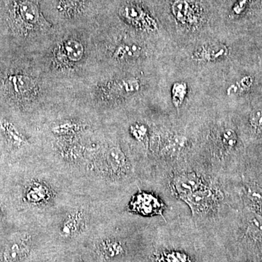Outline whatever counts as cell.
<instances>
[{
  "label": "cell",
  "instance_id": "6da1fadb",
  "mask_svg": "<svg viewBox=\"0 0 262 262\" xmlns=\"http://www.w3.org/2000/svg\"><path fill=\"white\" fill-rule=\"evenodd\" d=\"M94 24L56 27L37 51L29 53L48 78L70 96L74 90L99 72Z\"/></svg>",
  "mask_w": 262,
  "mask_h": 262
},
{
  "label": "cell",
  "instance_id": "7a4b0ae2",
  "mask_svg": "<svg viewBox=\"0 0 262 262\" xmlns=\"http://www.w3.org/2000/svg\"><path fill=\"white\" fill-rule=\"evenodd\" d=\"M0 61V97L22 113L54 115L70 94L48 78L29 53H8Z\"/></svg>",
  "mask_w": 262,
  "mask_h": 262
},
{
  "label": "cell",
  "instance_id": "3957f363",
  "mask_svg": "<svg viewBox=\"0 0 262 262\" xmlns=\"http://www.w3.org/2000/svg\"><path fill=\"white\" fill-rule=\"evenodd\" d=\"M39 0H0V32L10 43L8 53H32L56 31Z\"/></svg>",
  "mask_w": 262,
  "mask_h": 262
},
{
  "label": "cell",
  "instance_id": "277c9868",
  "mask_svg": "<svg viewBox=\"0 0 262 262\" xmlns=\"http://www.w3.org/2000/svg\"><path fill=\"white\" fill-rule=\"evenodd\" d=\"M39 4L55 27L93 25L104 8L103 0H39Z\"/></svg>",
  "mask_w": 262,
  "mask_h": 262
},
{
  "label": "cell",
  "instance_id": "5b68a950",
  "mask_svg": "<svg viewBox=\"0 0 262 262\" xmlns=\"http://www.w3.org/2000/svg\"><path fill=\"white\" fill-rule=\"evenodd\" d=\"M89 127V124L79 117H66L55 120L50 131L57 139H68L82 136Z\"/></svg>",
  "mask_w": 262,
  "mask_h": 262
},
{
  "label": "cell",
  "instance_id": "8992f818",
  "mask_svg": "<svg viewBox=\"0 0 262 262\" xmlns=\"http://www.w3.org/2000/svg\"><path fill=\"white\" fill-rule=\"evenodd\" d=\"M215 190L204 187L181 198L190 207L193 214L210 211L217 203Z\"/></svg>",
  "mask_w": 262,
  "mask_h": 262
},
{
  "label": "cell",
  "instance_id": "52a82bcc",
  "mask_svg": "<svg viewBox=\"0 0 262 262\" xmlns=\"http://www.w3.org/2000/svg\"><path fill=\"white\" fill-rule=\"evenodd\" d=\"M30 251V239L27 236H18L10 239L3 250V262H19L27 257Z\"/></svg>",
  "mask_w": 262,
  "mask_h": 262
},
{
  "label": "cell",
  "instance_id": "ba28073f",
  "mask_svg": "<svg viewBox=\"0 0 262 262\" xmlns=\"http://www.w3.org/2000/svg\"><path fill=\"white\" fill-rule=\"evenodd\" d=\"M172 187L180 198L206 187L200 177L193 173H184L177 176L172 182Z\"/></svg>",
  "mask_w": 262,
  "mask_h": 262
},
{
  "label": "cell",
  "instance_id": "9c48e42d",
  "mask_svg": "<svg viewBox=\"0 0 262 262\" xmlns=\"http://www.w3.org/2000/svg\"><path fill=\"white\" fill-rule=\"evenodd\" d=\"M0 131L8 145L13 149H20L29 145L28 139L15 126L14 124L5 118H0Z\"/></svg>",
  "mask_w": 262,
  "mask_h": 262
},
{
  "label": "cell",
  "instance_id": "30bf717a",
  "mask_svg": "<svg viewBox=\"0 0 262 262\" xmlns=\"http://www.w3.org/2000/svg\"><path fill=\"white\" fill-rule=\"evenodd\" d=\"M86 216L80 210H75L65 217L61 227L63 235L72 236L82 232L85 227Z\"/></svg>",
  "mask_w": 262,
  "mask_h": 262
},
{
  "label": "cell",
  "instance_id": "8fae6325",
  "mask_svg": "<svg viewBox=\"0 0 262 262\" xmlns=\"http://www.w3.org/2000/svg\"><path fill=\"white\" fill-rule=\"evenodd\" d=\"M108 171L116 176L127 171L126 157L119 146H112L105 154Z\"/></svg>",
  "mask_w": 262,
  "mask_h": 262
},
{
  "label": "cell",
  "instance_id": "7c38bea8",
  "mask_svg": "<svg viewBox=\"0 0 262 262\" xmlns=\"http://www.w3.org/2000/svg\"><path fill=\"white\" fill-rule=\"evenodd\" d=\"M49 189L40 182H34L31 184L26 192V199L33 204H42L50 198Z\"/></svg>",
  "mask_w": 262,
  "mask_h": 262
},
{
  "label": "cell",
  "instance_id": "4fadbf2b",
  "mask_svg": "<svg viewBox=\"0 0 262 262\" xmlns=\"http://www.w3.org/2000/svg\"><path fill=\"white\" fill-rule=\"evenodd\" d=\"M141 199L138 200L137 203H141L140 211L146 214H154L160 213L161 204L158 199L151 195L145 194L144 196H139Z\"/></svg>",
  "mask_w": 262,
  "mask_h": 262
},
{
  "label": "cell",
  "instance_id": "5bb4252c",
  "mask_svg": "<svg viewBox=\"0 0 262 262\" xmlns=\"http://www.w3.org/2000/svg\"><path fill=\"white\" fill-rule=\"evenodd\" d=\"M187 84L185 83L177 82L173 84V89H172V96H173V101L175 106L179 107L182 105L184 98L187 95Z\"/></svg>",
  "mask_w": 262,
  "mask_h": 262
},
{
  "label": "cell",
  "instance_id": "9a60e30c",
  "mask_svg": "<svg viewBox=\"0 0 262 262\" xmlns=\"http://www.w3.org/2000/svg\"><path fill=\"white\" fill-rule=\"evenodd\" d=\"M222 140L224 146L227 149H230L235 145L237 142V136L233 130L227 129L222 134Z\"/></svg>",
  "mask_w": 262,
  "mask_h": 262
},
{
  "label": "cell",
  "instance_id": "2e32d148",
  "mask_svg": "<svg viewBox=\"0 0 262 262\" xmlns=\"http://www.w3.org/2000/svg\"><path fill=\"white\" fill-rule=\"evenodd\" d=\"M103 250L108 256H113L121 252L122 248L120 244L115 241H106V244H103Z\"/></svg>",
  "mask_w": 262,
  "mask_h": 262
},
{
  "label": "cell",
  "instance_id": "e0dca14e",
  "mask_svg": "<svg viewBox=\"0 0 262 262\" xmlns=\"http://www.w3.org/2000/svg\"><path fill=\"white\" fill-rule=\"evenodd\" d=\"M131 133L133 136L138 140H143L146 136V128L143 125H135L131 127Z\"/></svg>",
  "mask_w": 262,
  "mask_h": 262
},
{
  "label": "cell",
  "instance_id": "ac0fdd59",
  "mask_svg": "<svg viewBox=\"0 0 262 262\" xmlns=\"http://www.w3.org/2000/svg\"><path fill=\"white\" fill-rule=\"evenodd\" d=\"M251 124L255 128L262 130V111L254 112L251 116Z\"/></svg>",
  "mask_w": 262,
  "mask_h": 262
},
{
  "label": "cell",
  "instance_id": "d6986e66",
  "mask_svg": "<svg viewBox=\"0 0 262 262\" xmlns=\"http://www.w3.org/2000/svg\"><path fill=\"white\" fill-rule=\"evenodd\" d=\"M3 213H4V212H3V206L0 205V222H1L2 219H3Z\"/></svg>",
  "mask_w": 262,
  "mask_h": 262
},
{
  "label": "cell",
  "instance_id": "ffe728a7",
  "mask_svg": "<svg viewBox=\"0 0 262 262\" xmlns=\"http://www.w3.org/2000/svg\"><path fill=\"white\" fill-rule=\"evenodd\" d=\"M115 1V0H103V3L105 4H107V3H112V2Z\"/></svg>",
  "mask_w": 262,
  "mask_h": 262
}]
</instances>
